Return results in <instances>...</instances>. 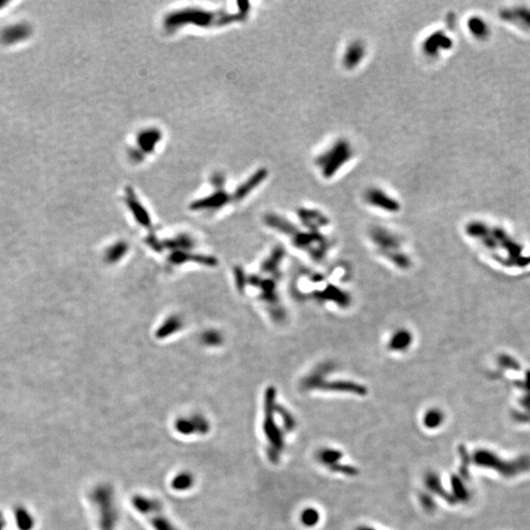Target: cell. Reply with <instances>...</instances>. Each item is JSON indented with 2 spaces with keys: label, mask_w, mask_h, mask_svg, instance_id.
Returning <instances> with one entry per match:
<instances>
[{
  "label": "cell",
  "mask_w": 530,
  "mask_h": 530,
  "mask_svg": "<svg viewBox=\"0 0 530 530\" xmlns=\"http://www.w3.org/2000/svg\"><path fill=\"white\" fill-rule=\"evenodd\" d=\"M249 11L247 2H239V8L236 11L217 10L209 11L203 9H183L170 13L164 20L166 29L173 31L185 25H196L199 27H215V26L229 25L241 21L247 17Z\"/></svg>",
  "instance_id": "1"
},
{
  "label": "cell",
  "mask_w": 530,
  "mask_h": 530,
  "mask_svg": "<svg viewBox=\"0 0 530 530\" xmlns=\"http://www.w3.org/2000/svg\"><path fill=\"white\" fill-rule=\"evenodd\" d=\"M372 245L380 256L401 270H407L411 265V259L403 246L398 235L383 228L374 227L370 231Z\"/></svg>",
  "instance_id": "2"
},
{
  "label": "cell",
  "mask_w": 530,
  "mask_h": 530,
  "mask_svg": "<svg viewBox=\"0 0 530 530\" xmlns=\"http://www.w3.org/2000/svg\"><path fill=\"white\" fill-rule=\"evenodd\" d=\"M276 404V391L273 388H270L266 391L265 394L264 419L262 428L266 441L268 442L266 449L267 456L273 464H277L279 462L285 446L284 431L278 426L275 419Z\"/></svg>",
  "instance_id": "3"
},
{
  "label": "cell",
  "mask_w": 530,
  "mask_h": 530,
  "mask_svg": "<svg viewBox=\"0 0 530 530\" xmlns=\"http://www.w3.org/2000/svg\"><path fill=\"white\" fill-rule=\"evenodd\" d=\"M354 156V149L345 139L337 140L326 150L317 156L315 163L321 175L330 179L339 172Z\"/></svg>",
  "instance_id": "4"
},
{
  "label": "cell",
  "mask_w": 530,
  "mask_h": 530,
  "mask_svg": "<svg viewBox=\"0 0 530 530\" xmlns=\"http://www.w3.org/2000/svg\"><path fill=\"white\" fill-rule=\"evenodd\" d=\"M305 390H323L332 392H344L351 394L365 396L367 389L363 385L351 380H331L328 381L323 375L321 366L310 372L303 381Z\"/></svg>",
  "instance_id": "5"
},
{
  "label": "cell",
  "mask_w": 530,
  "mask_h": 530,
  "mask_svg": "<svg viewBox=\"0 0 530 530\" xmlns=\"http://www.w3.org/2000/svg\"><path fill=\"white\" fill-rule=\"evenodd\" d=\"M132 505L145 516L155 530H178L166 517L163 505L158 500L143 495H136L131 500Z\"/></svg>",
  "instance_id": "6"
},
{
  "label": "cell",
  "mask_w": 530,
  "mask_h": 530,
  "mask_svg": "<svg viewBox=\"0 0 530 530\" xmlns=\"http://www.w3.org/2000/svg\"><path fill=\"white\" fill-rule=\"evenodd\" d=\"M94 502L99 505V526L101 530H115L118 520L114 493L108 485H100L93 493Z\"/></svg>",
  "instance_id": "7"
},
{
  "label": "cell",
  "mask_w": 530,
  "mask_h": 530,
  "mask_svg": "<svg viewBox=\"0 0 530 530\" xmlns=\"http://www.w3.org/2000/svg\"><path fill=\"white\" fill-rule=\"evenodd\" d=\"M364 199L370 206L389 213L398 212L401 209L398 200L380 188H370L364 194Z\"/></svg>",
  "instance_id": "8"
},
{
  "label": "cell",
  "mask_w": 530,
  "mask_h": 530,
  "mask_svg": "<svg viewBox=\"0 0 530 530\" xmlns=\"http://www.w3.org/2000/svg\"><path fill=\"white\" fill-rule=\"evenodd\" d=\"M453 47V40L443 31H437L430 34L422 43V50L427 56L436 57L442 51L449 50Z\"/></svg>",
  "instance_id": "9"
},
{
  "label": "cell",
  "mask_w": 530,
  "mask_h": 530,
  "mask_svg": "<svg viewBox=\"0 0 530 530\" xmlns=\"http://www.w3.org/2000/svg\"><path fill=\"white\" fill-rule=\"evenodd\" d=\"M210 423L201 416H192L176 421V430L183 435H203L210 430Z\"/></svg>",
  "instance_id": "10"
},
{
  "label": "cell",
  "mask_w": 530,
  "mask_h": 530,
  "mask_svg": "<svg viewBox=\"0 0 530 530\" xmlns=\"http://www.w3.org/2000/svg\"><path fill=\"white\" fill-rule=\"evenodd\" d=\"M302 223L309 231L320 233L321 229L329 225V219L319 210L303 209L297 213Z\"/></svg>",
  "instance_id": "11"
},
{
  "label": "cell",
  "mask_w": 530,
  "mask_h": 530,
  "mask_svg": "<svg viewBox=\"0 0 530 530\" xmlns=\"http://www.w3.org/2000/svg\"><path fill=\"white\" fill-rule=\"evenodd\" d=\"M365 56V45L361 40H354L345 48L343 55V65L351 70L362 62Z\"/></svg>",
  "instance_id": "12"
},
{
  "label": "cell",
  "mask_w": 530,
  "mask_h": 530,
  "mask_svg": "<svg viewBox=\"0 0 530 530\" xmlns=\"http://www.w3.org/2000/svg\"><path fill=\"white\" fill-rule=\"evenodd\" d=\"M412 342L413 336L410 331L405 328H400L391 334L387 347L392 353H404L410 348Z\"/></svg>",
  "instance_id": "13"
},
{
  "label": "cell",
  "mask_w": 530,
  "mask_h": 530,
  "mask_svg": "<svg viewBox=\"0 0 530 530\" xmlns=\"http://www.w3.org/2000/svg\"><path fill=\"white\" fill-rule=\"evenodd\" d=\"M267 175H268V173L265 169H260L259 171H257L249 179H247L245 183H243L242 185L237 189V191L235 192L234 196H233V198L236 199V200L244 198L256 187H258L259 184H261L263 182V180L267 177Z\"/></svg>",
  "instance_id": "14"
},
{
  "label": "cell",
  "mask_w": 530,
  "mask_h": 530,
  "mask_svg": "<svg viewBox=\"0 0 530 530\" xmlns=\"http://www.w3.org/2000/svg\"><path fill=\"white\" fill-rule=\"evenodd\" d=\"M160 137V133L156 130H148L141 134L137 139L139 151L144 153H150L155 145L158 143Z\"/></svg>",
  "instance_id": "15"
},
{
  "label": "cell",
  "mask_w": 530,
  "mask_h": 530,
  "mask_svg": "<svg viewBox=\"0 0 530 530\" xmlns=\"http://www.w3.org/2000/svg\"><path fill=\"white\" fill-rule=\"evenodd\" d=\"M425 483H426V486L428 487V489L431 491L432 493L436 494L438 496H441L444 500L448 501L449 503H453L454 502V498L453 496L449 495V494L446 492L444 488H443V485H442V482L440 477L436 474V473H433L430 472L426 475L425 477Z\"/></svg>",
  "instance_id": "16"
},
{
  "label": "cell",
  "mask_w": 530,
  "mask_h": 530,
  "mask_svg": "<svg viewBox=\"0 0 530 530\" xmlns=\"http://www.w3.org/2000/svg\"><path fill=\"white\" fill-rule=\"evenodd\" d=\"M343 453L340 450L331 449V448H325L321 449L317 454V458L322 465L330 468L334 465L340 463V460L343 458Z\"/></svg>",
  "instance_id": "17"
},
{
  "label": "cell",
  "mask_w": 530,
  "mask_h": 530,
  "mask_svg": "<svg viewBox=\"0 0 530 530\" xmlns=\"http://www.w3.org/2000/svg\"><path fill=\"white\" fill-rule=\"evenodd\" d=\"M469 32L477 38L484 39L489 35V28L479 17H471L468 22Z\"/></svg>",
  "instance_id": "18"
},
{
  "label": "cell",
  "mask_w": 530,
  "mask_h": 530,
  "mask_svg": "<svg viewBox=\"0 0 530 530\" xmlns=\"http://www.w3.org/2000/svg\"><path fill=\"white\" fill-rule=\"evenodd\" d=\"M444 421V413L439 408H431L427 410L423 418V424L429 429L439 427Z\"/></svg>",
  "instance_id": "19"
},
{
  "label": "cell",
  "mask_w": 530,
  "mask_h": 530,
  "mask_svg": "<svg viewBox=\"0 0 530 530\" xmlns=\"http://www.w3.org/2000/svg\"><path fill=\"white\" fill-rule=\"evenodd\" d=\"M502 17L505 20L518 22L521 21L522 25L525 26L526 28H530V10L520 8L514 11L506 10L502 13Z\"/></svg>",
  "instance_id": "20"
},
{
  "label": "cell",
  "mask_w": 530,
  "mask_h": 530,
  "mask_svg": "<svg viewBox=\"0 0 530 530\" xmlns=\"http://www.w3.org/2000/svg\"><path fill=\"white\" fill-rule=\"evenodd\" d=\"M194 482H195V479H194V476L192 473L182 472L174 477L171 485H172L173 489H175L177 491H185L193 486Z\"/></svg>",
  "instance_id": "21"
},
{
  "label": "cell",
  "mask_w": 530,
  "mask_h": 530,
  "mask_svg": "<svg viewBox=\"0 0 530 530\" xmlns=\"http://www.w3.org/2000/svg\"><path fill=\"white\" fill-rule=\"evenodd\" d=\"M301 520L307 527L315 526L320 520V514L314 508H307L301 515Z\"/></svg>",
  "instance_id": "22"
},
{
  "label": "cell",
  "mask_w": 530,
  "mask_h": 530,
  "mask_svg": "<svg viewBox=\"0 0 530 530\" xmlns=\"http://www.w3.org/2000/svg\"><path fill=\"white\" fill-rule=\"evenodd\" d=\"M329 469H331L333 472L342 473V474L349 475V476H354V475H357L358 473V469H356L355 467L348 466V465H342L340 463H338V464L334 465L332 467H330Z\"/></svg>",
  "instance_id": "23"
},
{
  "label": "cell",
  "mask_w": 530,
  "mask_h": 530,
  "mask_svg": "<svg viewBox=\"0 0 530 530\" xmlns=\"http://www.w3.org/2000/svg\"><path fill=\"white\" fill-rule=\"evenodd\" d=\"M451 483H452V487H453V489H454L455 496H456V498L462 499V500L467 499L468 494H467L466 489L463 487L460 481L458 480V478H456L455 476H453V477H452V480H451Z\"/></svg>",
  "instance_id": "24"
},
{
  "label": "cell",
  "mask_w": 530,
  "mask_h": 530,
  "mask_svg": "<svg viewBox=\"0 0 530 530\" xmlns=\"http://www.w3.org/2000/svg\"><path fill=\"white\" fill-rule=\"evenodd\" d=\"M419 500H420V503L422 506L426 510V511H434V509L436 508V504L432 498L431 495H428V494H420L419 496Z\"/></svg>",
  "instance_id": "25"
},
{
  "label": "cell",
  "mask_w": 530,
  "mask_h": 530,
  "mask_svg": "<svg viewBox=\"0 0 530 530\" xmlns=\"http://www.w3.org/2000/svg\"><path fill=\"white\" fill-rule=\"evenodd\" d=\"M356 530H376V529H374V528H373V527H371V526H367V525H361V526H359V527H358V528H357V529H356Z\"/></svg>",
  "instance_id": "26"
}]
</instances>
